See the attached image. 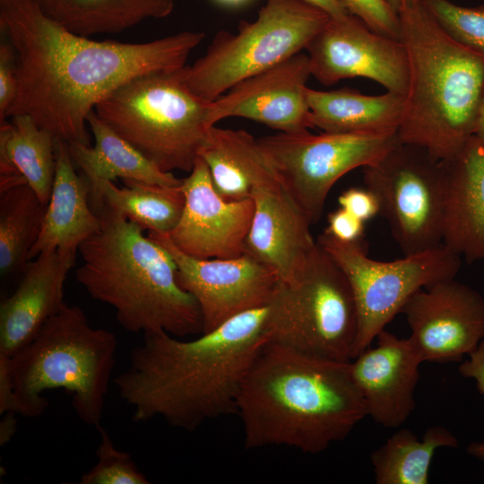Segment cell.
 <instances>
[{
  "mask_svg": "<svg viewBox=\"0 0 484 484\" xmlns=\"http://www.w3.org/2000/svg\"><path fill=\"white\" fill-rule=\"evenodd\" d=\"M0 29L18 74L6 117L29 115L56 140L88 145L87 118L102 99L135 77L184 67L204 38L182 31L143 43L97 41L50 19L35 0H0Z\"/></svg>",
  "mask_w": 484,
  "mask_h": 484,
  "instance_id": "6da1fadb",
  "label": "cell"
},
{
  "mask_svg": "<svg viewBox=\"0 0 484 484\" xmlns=\"http://www.w3.org/2000/svg\"><path fill=\"white\" fill-rule=\"evenodd\" d=\"M268 304L240 313L197 338L143 334L126 368L114 377L134 422L161 419L193 431L237 412L243 379L268 340Z\"/></svg>",
  "mask_w": 484,
  "mask_h": 484,
  "instance_id": "7a4b0ae2",
  "label": "cell"
},
{
  "mask_svg": "<svg viewBox=\"0 0 484 484\" xmlns=\"http://www.w3.org/2000/svg\"><path fill=\"white\" fill-rule=\"evenodd\" d=\"M246 449L272 445L315 454L343 440L367 416L350 362L308 356L267 340L237 401Z\"/></svg>",
  "mask_w": 484,
  "mask_h": 484,
  "instance_id": "3957f363",
  "label": "cell"
},
{
  "mask_svg": "<svg viewBox=\"0 0 484 484\" xmlns=\"http://www.w3.org/2000/svg\"><path fill=\"white\" fill-rule=\"evenodd\" d=\"M94 212L100 228L79 246L78 283L92 298L110 306L130 333L201 334L199 305L179 284L169 253L105 203Z\"/></svg>",
  "mask_w": 484,
  "mask_h": 484,
  "instance_id": "277c9868",
  "label": "cell"
},
{
  "mask_svg": "<svg viewBox=\"0 0 484 484\" xmlns=\"http://www.w3.org/2000/svg\"><path fill=\"white\" fill-rule=\"evenodd\" d=\"M396 13L409 65L398 142L447 163L473 136L484 54L449 36L423 0H405Z\"/></svg>",
  "mask_w": 484,
  "mask_h": 484,
  "instance_id": "5b68a950",
  "label": "cell"
},
{
  "mask_svg": "<svg viewBox=\"0 0 484 484\" xmlns=\"http://www.w3.org/2000/svg\"><path fill=\"white\" fill-rule=\"evenodd\" d=\"M117 345L114 333L93 327L80 307L65 303L28 344L9 357L17 414L41 416L49 404L45 392L62 388L71 393L79 419L97 428Z\"/></svg>",
  "mask_w": 484,
  "mask_h": 484,
  "instance_id": "8992f818",
  "label": "cell"
},
{
  "mask_svg": "<svg viewBox=\"0 0 484 484\" xmlns=\"http://www.w3.org/2000/svg\"><path fill=\"white\" fill-rule=\"evenodd\" d=\"M181 69V68H180ZM176 71L135 77L96 107L95 113L164 172H191L205 140L209 104Z\"/></svg>",
  "mask_w": 484,
  "mask_h": 484,
  "instance_id": "52a82bcc",
  "label": "cell"
},
{
  "mask_svg": "<svg viewBox=\"0 0 484 484\" xmlns=\"http://www.w3.org/2000/svg\"><path fill=\"white\" fill-rule=\"evenodd\" d=\"M268 307L269 341L324 360L348 363L355 358L359 314L353 291L318 244L295 281H278Z\"/></svg>",
  "mask_w": 484,
  "mask_h": 484,
  "instance_id": "ba28073f",
  "label": "cell"
},
{
  "mask_svg": "<svg viewBox=\"0 0 484 484\" xmlns=\"http://www.w3.org/2000/svg\"><path fill=\"white\" fill-rule=\"evenodd\" d=\"M330 16L304 0H266L254 22L237 33L219 31L206 53L180 69L188 88L212 102L242 80L307 48Z\"/></svg>",
  "mask_w": 484,
  "mask_h": 484,
  "instance_id": "9c48e42d",
  "label": "cell"
},
{
  "mask_svg": "<svg viewBox=\"0 0 484 484\" xmlns=\"http://www.w3.org/2000/svg\"><path fill=\"white\" fill-rule=\"evenodd\" d=\"M316 243L341 268L352 289L359 314L355 358L401 313L414 293L454 279L461 266V257L443 243L390 262L369 258L360 241L342 242L325 231Z\"/></svg>",
  "mask_w": 484,
  "mask_h": 484,
  "instance_id": "30bf717a",
  "label": "cell"
},
{
  "mask_svg": "<svg viewBox=\"0 0 484 484\" xmlns=\"http://www.w3.org/2000/svg\"><path fill=\"white\" fill-rule=\"evenodd\" d=\"M281 182L311 224L346 173L381 161L398 144L397 132L280 133L257 139Z\"/></svg>",
  "mask_w": 484,
  "mask_h": 484,
  "instance_id": "8fae6325",
  "label": "cell"
},
{
  "mask_svg": "<svg viewBox=\"0 0 484 484\" xmlns=\"http://www.w3.org/2000/svg\"><path fill=\"white\" fill-rule=\"evenodd\" d=\"M366 188L404 255L432 249L443 239L446 170L425 151L398 144L378 163L364 168Z\"/></svg>",
  "mask_w": 484,
  "mask_h": 484,
  "instance_id": "7c38bea8",
  "label": "cell"
},
{
  "mask_svg": "<svg viewBox=\"0 0 484 484\" xmlns=\"http://www.w3.org/2000/svg\"><path fill=\"white\" fill-rule=\"evenodd\" d=\"M306 49L311 75L324 85L365 77L387 91L404 96L407 92L409 65L403 44L374 31L351 13L330 17Z\"/></svg>",
  "mask_w": 484,
  "mask_h": 484,
  "instance_id": "4fadbf2b",
  "label": "cell"
},
{
  "mask_svg": "<svg viewBox=\"0 0 484 484\" xmlns=\"http://www.w3.org/2000/svg\"><path fill=\"white\" fill-rule=\"evenodd\" d=\"M148 236L169 253L179 284L197 301L202 333L240 313L268 304L280 281L248 253L235 258L199 259L179 251L167 234L149 232Z\"/></svg>",
  "mask_w": 484,
  "mask_h": 484,
  "instance_id": "5bb4252c",
  "label": "cell"
},
{
  "mask_svg": "<svg viewBox=\"0 0 484 484\" xmlns=\"http://www.w3.org/2000/svg\"><path fill=\"white\" fill-rule=\"evenodd\" d=\"M401 313L421 362H457L484 339V298L454 279L414 293Z\"/></svg>",
  "mask_w": 484,
  "mask_h": 484,
  "instance_id": "9a60e30c",
  "label": "cell"
},
{
  "mask_svg": "<svg viewBox=\"0 0 484 484\" xmlns=\"http://www.w3.org/2000/svg\"><path fill=\"white\" fill-rule=\"evenodd\" d=\"M182 179L185 207L175 228L167 234L184 254L199 259H228L246 252L252 224V198L227 201L216 191L208 166L198 157Z\"/></svg>",
  "mask_w": 484,
  "mask_h": 484,
  "instance_id": "2e32d148",
  "label": "cell"
},
{
  "mask_svg": "<svg viewBox=\"0 0 484 484\" xmlns=\"http://www.w3.org/2000/svg\"><path fill=\"white\" fill-rule=\"evenodd\" d=\"M310 75L309 57L300 52L246 78L210 102L209 125L238 117L282 133L307 132L314 128L307 99Z\"/></svg>",
  "mask_w": 484,
  "mask_h": 484,
  "instance_id": "e0dca14e",
  "label": "cell"
},
{
  "mask_svg": "<svg viewBox=\"0 0 484 484\" xmlns=\"http://www.w3.org/2000/svg\"><path fill=\"white\" fill-rule=\"evenodd\" d=\"M251 198L255 212L246 253L270 268L281 281L291 283L317 246L311 223L281 181L255 189Z\"/></svg>",
  "mask_w": 484,
  "mask_h": 484,
  "instance_id": "ac0fdd59",
  "label": "cell"
},
{
  "mask_svg": "<svg viewBox=\"0 0 484 484\" xmlns=\"http://www.w3.org/2000/svg\"><path fill=\"white\" fill-rule=\"evenodd\" d=\"M350 362V372L366 403L367 416L385 428H398L415 409V389L422 363L409 338L385 329Z\"/></svg>",
  "mask_w": 484,
  "mask_h": 484,
  "instance_id": "d6986e66",
  "label": "cell"
},
{
  "mask_svg": "<svg viewBox=\"0 0 484 484\" xmlns=\"http://www.w3.org/2000/svg\"><path fill=\"white\" fill-rule=\"evenodd\" d=\"M76 255L43 252L27 262L14 292L0 305V353L13 356L60 310L64 284Z\"/></svg>",
  "mask_w": 484,
  "mask_h": 484,
  "instance_id": "ffe728a7",
  "label": "cell"
},
{
  "mask_svg": "<svg viewBox=\"0 0 484 484\" xmlns=\"http://www.w3.org/2000/svg\"><path fill=\"white\" fill-rule=\"evenodd\" d=\"M444 164L442 243L469 263H484V146L472 136L454 160Z\"/></svg>",
  "mask_w": 484,
  "mask_h": 484,
  "instance_id": "44dd1931",
  "label": "cell"
},
{
  "mask_svg": "<svg viewBox=\"0 0 484 484\" xmlns=\"http://www.w3.org/2000/svg\"><path fill=\"white\" fill-rule=\"evenodd\" d=\"M56 173L40 233L28 255V262L43 252L57 250L76 255L82 241L100 228L90 203V187L75 171L67 143L56 139Z\"/></svg>",
  "mask_w": 484,
  "mask_h": 484,
  "instance_id": "7402d4cb",
  "label": "cell"
},
{
  "mask_svg": "<svg viewBox=\"0 0 484 484\" xmlns=\"http://www.w3.org/2000/svg\"><path fill=\"white\" fill-rule=\"evenodd\" d=\"M217 193L227 201L251 198L255 189L281 181L257 139L245 130L211 126L199 151Z\"/></svg>",
  "mask_w": 484,
  "mask_h": 484,
  "instance_id": "603a6c76",
  "label": "cell"
},
{
  "mask_svg": "<svg viewBox=\"0 0 484 484\" xmlns=\"http://www.w3.org/2000/svg\"><path fill=\"white\" fill-rule=\"evenodd\" d=\"M87 123L94 136L93 146L78 142L66 143L73 164L82 171L90 187V196L105 181L133 179L167 186H177L182 179L164 172L131 143L90 113Z\"/></svg>",
  "mask_w": 484,
  "mask_h": 484,
  "instance_id": "cb8c5ba5",
  "label": "cell"
},
{
  "mask_svg": "<svg viewBox=\"0 0 484 484\" xmlns=\"http://www.w3.org/2000/svg\"><path fill=\"white\" fill-rule=\"evenodd\" d=\"M314 128L324 133L397 132L405 96L387 91L364 95L350 88L322 91L307 87Z\"/></svg>",
  "mask_w": 484,
  "mask_h": 484,
  "instance_id": "d4e9b609",
  "label": "cell"
},
{
  "mask_svg": "<svg viewBox=\"0 0 484 484\" xmlns=\"http://www.w3.org/2000/svg\"><path fill=\"white\" fill-rule=\"evenodd\" d=\"M41 11L68 30L89 37L119 33L141 22L167 17L176 0H35Z\"/></svg>",
  "mask_w": 484,
  "mask_h": 484,
  "instance_id": "484cf974",
  "label": "cell"
},
{
  "mask_svg": "<svg viewBox=\"0 0 484 484\" xmlns=\"http://www.w3.org/2000/svg\"><path fill=\"white\" fill-rule=\"evenodd\" d=\"M1 123V177L22 176L48 204L56 173V138L26 114Z\"/></svg>",
  "mask_w": 484,
  "mask_h": 484,
  "instance_id": "4316f807",
  "label": "cell"
},
{
  "mask_svg": "<svg viewBox=\"0 0 484 484\" xmlns=\"http://www.w3.org/2000/svg\"><path fill=\"white\" fill-rule=\"evenodd\" d=\"M125 186L113 181L101 183L90 196L94 211L105 203L149 232L169 234L177 224L184 207L182 186H167L133 179H123Z\"/></svg>",
  "mask_w": 484,
  "mask_h": 484,
  "instance_id": "83f0119b",
  "label": "cell"
},
{
  "mask_svg": "<svg viewBox=\"0 0 484 484\" xmlns=\"http://www.w3.org/2000/svg\"><path fill=\"white\" fill-rule=\"evenodd\" d=\"M0 273L22 270L40 233L47 204L22 176L1 177Z\"/></svg>",
  "mask_w": 484,
  "mask_h": 484,
  "instance_id": "f1b7e54d",
  "label": "cell"
},
{
  "mask_svg": "<svg viewBox=\"0 0 484 484\" xmlns=\"http://www.w3.org/2000/svg\"><path fill=\"white\" fill-rule=\"evenodd\" d=\"M458 445L456 436L444 427L428 428L422 440L411 429L402 428L370 454L376 483L428 484L436 450Z\"/></svg>",
  "mask_w": 484,
  "mask_h": 484,
  "instance_id": "f546056e",
  "label": "cell"
},
{
  "mask_svg": "<svg viewBox=\"0 0 484 484\" xmlns=\"http://www.w3.org/2000/svg\"><path fill=\"white\" fill-rule=\"evenodd\" d=\"M97 429L100 442L96 450L95 465L82 474L81 484H149L148 478L139 470L131 455L116 447L107 430Z\"/></svg>",
  "mask_w": 484,
  "mask_h": 484,
  "instance_id": "4dcf8cb0",
  "label": "cell"
},
{
  "mask_svg": "<svg viewBox=\"0 0 484 484\" xmlns=\"http://www.w3.org/2000/svg\"><path fill=\"white\" fill-rule=\"evenodd\" d=\"M439 25L459 43L484 54V7H462L448 0H423Z\"/></svg>",
  "mask_w": 484,
  "mask_h": 484,
  "instance_id": "1f68e13d",
  "label": "cell"
},
{
  "mask_svg": "<svg viewBox=\"0 0 484 484\" xmlns=\"http://www.w3.org/2000/svg\"><path fill=\"white\" fill-rule=\"evenodd\" d=\"M347 11L359 18L371 30L400 40L397 13L385 0H339Z\"/></svg>",
  "mask_w": 484,
  "mask_h": 484,
  "instance_id": "d6a6232c",
  "label": "cell"
},
{
  "mask_svg": "<svg viewBox=\"0 0 484 484\" xmlns=\"http://www.w3.org/2000/svg\"><path fill=\"white\" fill-rule=\"evenodd\" d=\"M18 91V74L15 53L9 42L0 46V121H5L6 113Z\"/></svg>",
  "mask_w": 484,
  "mask_h": 484,
  "instance_id": "836d02e7",
  "label": "cell"
},
{
  "mask_svg": "<svg viewBox=\"0 0 484 484\" xmlns=\"http://www.w3.org/2000/svg\"><path fill=\"white\" fill-rule=\"evenodd\" d=\"M338 202L341 208L364 222L379 213L378 202L367 188H350L339 196Z\"/></svg>",
  "mask_w": 484,
  "mask_h": 484,
  "instance_id": "e575fe53",
  "label": "cell"
},
{
  "mask_svg": "<svg viewBox=\"0 0 484 484\" xmlns=\"http://www.w3.org/2000/svg\"><path fill=\"white\" fill-rule=\"evenodd\" d=\"M458 370L463 376L473 378L479 393L484 395V339L478 348L469 354V359L460 365ZM466 451L470 455L484 461L483 442L471 443Z\"/></svg>",
  "mask_w": 484,
  "mask_h": 484,
  "instance_id": "d590c367",
  "label": "cell"
},
{
  "mask_svg": "<svg viewBox=\"0 0 484 484\" xmlns=\"http://www.w3.org/2000/svg\"><path fill=\"white\" fill-rule=\"evenodd\" d=\"M364 221L342 208L328 216L326 233L342 242L360 241L364 234Z\"/></svg>",
  "mask_w": 484,
  "mask_h": 484,
  "instance_id": "8d00e7d4",
  "label": "cell"
},
{
  "mask_svg": "<svg viewBox=\"0 0 484 484\" xmlns=\"http://www.w3.org/2000/svg\"><path fill=\"white\" fill-rule=\"evenodd\" d=\"M16 412L13 386L9 369V356L0 353V414Z\"/></svg>",
  "mask_w": 484,
  "mask_h": 484,
  "instance_id": "74e56055",
  "label": "cell"
},
{
  "mask_svg": "<svg viewBox=\"0 0 484 484\" xmlns=\"http://www.w3.org/2000/svg\"><path fill=\"white\" fill-rule=\"evenodd\" d=\"M321 9L330 17H340L350 13L339 0H304Z\"/></svg>",
  "mask_w": 484,
  "mask_h": 484,
  "instance_id": "f35d334b",
  "label": "cell"
},
{
  "mask_svg": "<svg viewBox=\"0 0 484 484\" xmlns=\"http://www.w3.org/2000/svg\"><path fill=\"white\" fill-rule=\"evenodd\" d=\"M14 412H5L0 422V445H5L11 441L17 428V419ZM3 415V414H2Z\"/></svg>",
  "mask_w": 484,
  "mask_h": 484,
  "instance_id": "ab89813d",
  "label": "cell"
},
{
  "mask_svg": "<svg viewBox=\"0 0 484 484\" xmlns=\"http://www.w3.org/2000/svg\"><path fill=\"white\" fill-rule=\"evenodd\" d=\"M473 137L484 146V89L477 111Z\"/></svg>",
  "mask_w": 484,
  "mask_h": 484,
  "instance_id": "60d3db41",
  "label": "cell"
},
{
  "mask_svg": "<svg viewBox=\"0 0 484 484\" xmlns=\"http://www.w3.org/2000/svg\"><path fill=\"white\" fill-rule=\"evenodd\" d=\"M388 4L392 7V9L396 13L397 10L399 9V7L401 6V4L405 1V0H385Z\"/></svg>",
  "mask_w": 484,
  "mask_h": 484,
  "instance_id": "b9f144b4",
  "label": "cell"
},
{
  "mask_svg": "<svg viewBox=\"0 0 484 484\" xmlns=\"http://www.w3.org/2000/svg\"><path fill=\"white\" fill-rule=\"evenodd\" d=\"M216 1L221 4H228V5H237V4H240L246 2V0H216Z\"/></svg>",
  "mask_w": 484,
  "mask_h": 484,
  "instance_id": "7bdbcfd3",
  "label": "cell"
}]
</instances>
